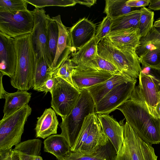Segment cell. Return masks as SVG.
Listing matches in <instances>:
<instances>
[{
	"mask_svg": "<svg viewBox=\"0 0 160 160\" xmlns=\"http://www.w3.org/2000/svg\"><path fill=\"white\" fill-rule=\"evenodd\" d=\"M37 119L35 129L37 138L45 139L57 133L59 122L53 109L50 108L46 109Z\"/></svg>",
	"mask_w": 160,
	"mask_h": 160,
	"instance_id": "d6986e66",
	"label": "cell"
},
{
	"mask_svg": "<svg viewBox=\"0 0 160 160\" xmlns=\"http://www.w3.org/2000/svg\"><path fill=\"white\" fill-rule=\"evenodd\" d=\"M141 11L138 28L141 38L147 36L153 25V11L145 7L140 9Z\"/></svg>",
	"mask_w": 160,
	"mask_h": 160,
	"instance_id": "1f68e13d",
	"label": "cell"
},
{
	"mask_svg": "<svg viewBox=\"0 0 160 160\" xmlns=\"http://www.w3.org/2000/svg\"><path fill=\"white\" fill-rule=\"evenodd\" d=\"M70 57L69 55L61 65L53 72L52 76L60 78L75 87L72 77L74 65L71 60Z\"/></svg>",
	"mask_w": 160,
	"mask_h": 160,
	"instance_id": "d6a6232c",
	"label": "cell"
},
{
	"mask_svg": "<svg viewBox=\"0 0 160 160\" xmlns=\"http://www.w3.org/2000/svg\"><path fill=\"white\" fill-rule=\"evenodd\" d=\"M95 113V103L86 89L81 91L78 100L74 108L66 117L62 118L59 126L60 134L71 148L73 146L86 117Z\"/></svg>",
	"mask_w": 160,
	"mask_h": 160,
	"instance_id": "277c9868",
	"label": "cell"
},
{
	"mask_svg": "<svg viewBox=\"0 0 160 160\" xmlns=\"http://www.w3.org/2000/svg\"><path fill=\"white\" fill-rule=\"evenodd\" d=\"M151 10H160V0H151L148 8Z\"/></svg>",
	"mask_w": 160,
	"mask_h": 160,
	"instance_id": "7bdbcfd3",
	"label": "cell"
},
{
	"mask_svg": "<svg viewBox=\"0 0 160 160\" xmlns=\"http://www.w3.org/2000/svg\"><path fill=\"white\" fill-rule=\"evenodd\" d=\"M151 0H129L126 2V4L131 8L144 7L148 5Z\"/></svg>",
	"mask_w": 160,
	"mask_h": 160,
	"instance_id": "60d3db41",
	"label": "cell"
},
{
	"mask_svg": "<svg viewBox=\"0 0 160 160\" xmlns=\"http://www.w3.org/2000/svg\"><path fill=\"white\" fill-rule=\"evenodd\" d=\"M153 25L155 28H160V17L155 21Z\"/></svg>",
	"mask_w": 160,
	"mask_h": 160,
	"instance_id": "bcb514c9",
	"label": "cell"
},
{
	"mask_svg": "<svg viewBox=\"0 0 160 160\" xmlns=\"http://www.w3.org/2000/svg\"><path fill=\"white\" fill-rule=\"evenodd\" d=\"M0 71L11 78L16 70L17 56L14 38L0 32Z\"/></svg>",
	"mask_w": 160,
	"mask_h": 160,
	"instance_id": "7c38bea8",
	"label": "cell"
},
{
	"mask_svg": "<svg viewBox=\"0 0 160 160\" xmlns=\"http://www.w3.org/2000/svg\"><path fill=\"white\" fill-rule=\"evenodd\" d=\"M32 93L27 91L18 90L13 93L7 92L4 96L5 102L3 112L5 118L28 105Z\"/></svg>",
	"mask_w": 160,
	"mask_h": 160,
	"instance_id": "d4e9b609",
	"label": "cell"
},
{
	"mask_svg": "<svg viewBox=\"0 0 160 160\" xmlns=\"http://www.w3.org/2000/svg\"><path fill=\"white\" fill-rule=\"evenodd\" d=\"M114 75L103 70L74 65L72 77L75 87L81 91L104 82Z\"/></svg>",
	"mask_w": 160,
	"mask_h": 160,
	"instance_id": "8fae6325",
	"label": "cell"
},
{
	"mask_svg": "<svg viewBox=\"0 0 160 160\" xmlns=\"http://www.w3.org/2000/svg\"><path fill=\"white\" fill-rule=\"evenodd\" d=\"M44 151L52 154L58 160L71 151V148L66 139L61 134H53L44 141Z\"/></svg>",
	"mask_w": 160,
	"mask_h": 160,
	"instance_id": "484cf974",
	"label": "cell"
},
{
	"mask_svg": "<svg viewBox=\"0 0 160 160\" xmlns=\"http://www.w3.org/2000/svg\"><path fill=\"white\" fill-rule=\"evenodd\" d=\"M97 114L95 113L87 116L79 133L77 139L71 151L79 152L88 138Z\"/></svg>",
	"mask_w": 160,
	"mask_h": 160,
	"instance_id": "4dcf8cb0",
	"label": "cell"
},
{
	"mask_svg": "<svg viewBox=\"0 0 160 160\" xmlns=\"http://www.w3.org/2000/svg\"><path fill=\"white\" fill-rule=\"evenodd\" d=\"M57 23L59 37L55 58L50 69L52 72L58 68L73 51L71 39L68 28L62 23L60 15L52 18Z\"/></svg>",
	"mask_w": 160,
	"mask_h": 160,
	"instance_id": "9a60e30c",
	"label": "cell"
},
{
	"mask_svg": "<svg viewBox=\"0 0 160 160\" xmlns=\"http://www.w3.org/2000/svg\"><path fill=\"white\" fill-rule=\"evenodd\" d=\"M12 148L0 151V160H12Z\"/></svg>",
	"mask_w": 160,
	"mask_h": 160,
	"instance_id": "b9f144b4",
	"label": "cell"
},
{
	"mask_svg": "<svg viewBox=\"0 0 160 160\" xmlns=\"http://www.w3.org/2000/svg\"><path fill=\"white\" fill-rule=\"evenodd\" d=\"M117 109L143 140L151 145L160 143V118L150 113L138 85L134 88L130 99Z\"/></svg>",
	"mask_w": 160,
	"mask_h": 160,
	"instance_id": "6da1fadb",
	"label": "cell"
},
{
	"mask_svg": "<svg viewBox=\"0 0 160 160\" xmlns=\"http://www.w3.org/2000/svg\"><path fill=\"white\" fill-rule=\"evenodd\" d=\"M117 153L110 141L92 154L71 151L58 160H116Z\"/></svg>",
	"mask_w": 160,
	"mask_h": 160,
	"instance_id": "cb8c5ba5",
	"label": "cell"
},
{
	"mask_svg": "<svg viewBox=\"0 0 160 160\" xmlns=\"http://www.w3.org/2000/svg\"><path fill=\"white\" fill-rule=\"evenodd\" d=\"M69 30L73 51L75 52L86 44L96 35V25L86 18L80 19Z\"/></svg>",
	"mask_w": 160,
	"mask_h": 160,
	"instance_id": "5bb4252c",
	"label": "cell"
},
{
	"mask_svg": "<svg viewBox=\"0 0 160 160\" xmlns=\"http://www.w3.org/2000/svg\"><path fill=\"white\" fill-rule=\"evenodd\" d=\"M28 3L25 0H0V11L27 10Z\"/></svg>",
	"mask_w": 160,
	"mask_h": 160,
	"instance_id": "e575fe53",
	"label": "cell"
},
{
	"mask_svg": "<svg viewBox=\"0 0 160 160\" xmlns=\"http://www.w3.org/2000/svg\"><path fill=\"white\" fill-rule=\"evenodd\" d=\"M56 78L55 85L51 94V107L62 118L66 117L76 105L81 91L64 79Z\"/></svg>",
	"mask_w": 160,
	"mask_h": 160,
	"instance_id": "ba28073f",
	"label": "cell"
},
{
	"mask_svg": "<svg viewBox=\"0 0 160 160\" xmlns=\"http://www.w3.org/2000/svg\"><path fill=\"white\" fill-rule=\"evenodd\" d=\"M97 53L121 73L133 78H139L141 66L136 49L117 47L105 38L98 43Z\"/></svg>",
	"mask_w": 160,
	"mask_h": 160,
	"instance_id": "3957f363",
	"label": "cell"
},
{
	"mask_svg": "<svg viewBox=\"0 0 160 160\" xmlns=\"http://www.w3.org/2000/svg\"><path fill=\"white\" fill-rule=\"evenodd\" d=\"M154 148L140 138L127 122L124 140L116 160H157Z\"/></svg>",
	"mask_w": 160,
	"mask_h": 160,
	"instance_id": "8992f818",
	"label": "cell"
},
{
	"mask_svg": "<svg viewBox=\"0 0 160 160\" xmlns=\"http://www.w3.org/2000/svg\"><path fill=\"white\" fill-rule=\"evenodd\" d=\"M97 116L104 133L118 153L124 140V119L119 122L109 114H97Z\"/></svg>",
	"mask_w": 160,
	"mask_h": 160,
	"instance_id": "4fadbf2b",
	"label": "cell"
},
{
	"mask_svg": "<svg viewBox=\"0 0 160 160\" xmlns=\"http://www.w3.org/2000/svg\"><path fill=\"white\" fill-rule=\"evenodd\" d=\"M0 77H1V82H0V98H4V96L6 93V92L4 90L2 83V78L3 75L0 73Z\"/></svg>",
	"mask_w": 160,
	"mask_h": 160,
	"instance_id": "f6af8a7d",
	"label": "cell"
},
{
	"mask_svg": "<svg viewBox=\"0 0 160 160\" xmlns=\"http://www.w3.org/2000/svg\"><path fill=\"white\" fill-rule=\"evenodd\" d=\"M35 8H42L46 7L56 6L62 7L72 6L77 3L75 0H25Z\"/></svg>",
	"mask_w": 160,
	"mask_h": 160,
	"instance_id": "836d02e7",
	"label": "cell"
},
{
	"mask_svg": "<svg viewBox=\"0 0 160 160\" xmlns=\"http://www.w3.org/2000/svg\"><path fill=\"white\" fill-rule=\"evenodd\" d=\"M141 11L140 9L130 12L112 20L111 32L138 27Z\"/></svg>",
	"mask_w": 160,
	"mask_h": 160,
	"instance_id": "4316f807",
	"label": "cell"
},
{
	"mask_svg": "<svg viewBox=\"0 0 160 160\" xmlns=\"http://www.w3.org/2000/svg\"><path fill=\"white\" fill-rule=\"evenodd\" d=\"M98 43L94 37L90 41L78 50L72 52L71 60L74 65L90 68L98 55Z\"/></svg>",
	"mask_w": 160,
	"mask_h": 160,
	"instance_id": "7402d4cb",
	"label": "cell"
},
{
	"mask_svg": "<svg viewBox=\"0 0 160 160\" xmlns=\"http://www.w3.org/2000/svg\"><path fill=\"white\" fill-rule=\"evenodd\" d=\"M33 160H43V159L40 156H36L34 157Z\"/></svg>",
	"mask_w": 160,
	"mask_h": 160,
	"instance_id": "c3c4849f",
	"label": "cell"
},
{
	"mask_svg": "<svg viewBox=\"0 0 160 160\" xmlns=\"http://www.w3.org/2000/svg\"><path fill=\"white\" fill-rule=\"evenodd\" d=\"M133 78L119 72L101 83L86 89L92 97L95 104L116 86Z\"/></svg>",
	"mask_w": 160,
	"mask_h": 160,
	"instance_id": "ffe728a7",
	"label": "cell"
},
{
	"mask_svg": "<svg viewBox=\"0 0 160 160\" xmlns=\"http://www.w3.org/2000/svg\"><path fill=\"white\" fill-rule=\"evenodd\" d=\"M127 0H106L104 13L112 20L126 14L133 10L126 4Z\"/></svg>",
	"mask_w": 160,
	"mask_h": 160,
	"instance_id": "f1b7e54d",
	"label": "cell"
},
{
	"mask_svg": "<svg viewBox=\"0 0 160 160\" xmlns=\"http://www.w3.org/2000/svg\"><path fill=\"white\" fill-rule=\"evenodd\" d=\"M140 41H148L155 46L160 47V32L153 26L146 36L141 38Z\"/></svg>",
	"mask_w": 160,
	"mask_h": 160,
	"instance_id": "f35d334b",
	"label": "cell"
},
{
	"mask_svg": "<svg viewBox=\"0 0 160 160\" xmlns=\"http://www.w3.org/2000/svg\"><path fill=\"white\" fill-rule=\"evenodd\" d=\"M58 37V26L56 22L48 14L47 41L50 68L55 58Z\"/></svg>",
	"mask_w": 160,
	"mask_h": 160,
	"instance_id": "83f0119b",
	"label": "cell"
},
{
	"mask_svg": "<svg viewBox=\"0 0 160 160\" xmlns=\"http://www.w3.org/2000/svg\"><path fill=\"white\" fill-rule=\"evenodd\" d=\"M42 141L39 139L28 140L15 146L12 149V160H33L36 156H40Z\"/></svg>",
	"mask_w": 160,
	"mask_h": 160,
	"instance_id": "603a6c76",
	"label": "cell"
},
{
	"mask_svg": "<svg viewBox=\"0 0 160 160\" xmlns=\"http://www.w3.org/2000/svg\"><path fill=\"white\" fill-rule=\"evenodd\" d=\"M109 141L102 130L97 115L90 133L78 152L92 154L106 145Z\"/></svg>",
	"mask_w": 160,
	"mask_h": 160,
	"instance_id": "e0dca14e",
	"label": "cell"
},
{
	"mask_svg": "<svg viewBox=\"0 0 160 160\" xmlns=\"http://www.w3.org/2000/svg\"><path fill=\"white\" fill-rule=\"evenodd\" d=\"M92 68L105 71L113 74H115L119 72L111 63L98 54L92 63Z\"/></svg>",
	"mask_w": 160,
	"mask_h": 160,
	"instance_id": "d590c367",
	"label": "cell"
},
{
	"mask_svg": "<svg viewBox=\"0 0 160 160\" xmlns=\"http://www.w3.org/2000/svg\"><path fill=\"white\" fill-rule=\"evenodd\" d=\"M32 109L28 105L0 121V151L20 143L25 125Z\"/></svg>",
	"mask_w": 160,
	"mask_h": 160,
	"instance_id": "5b68a950",
	"label": "cell"
},
{
	"mask_svg": "<svg viewBox=\"0 0 160 160\" xmlns=\"http://www.w3.org/2000/svg\"><path fill=\"white\" fill-rule=\"evenodd\" d=\"M156 111L158 116L160 118V102L158 104L157 106Z\"/></svg>",
	"mask_w": 160,
	"mask_h": 160,
	"instance_id": "7dc6e473",
	"label": "cell"
},
{
	"mask_svg": "<svg viewBox=\"0 0 160 160\" xmlns=\"http://www.w3.org/2000/svg\"><path fill=\"white\" fill-rule=\"evenodd\" d=\"M17 62L16 71L11 78L12 86L18 90L27 91L32 88L37 58L32 45L31 33L14 38Z\"/></svg>",
	"mask_w": 160,
	"mask_h": 160,
	"instance_id": "7a4b0ae2",
	"label": "cell"
},
{
	"mask_svg": "<svg viewBox=\"0 0 160 160\" xmlns=\"http://www.w3.org/2000/svg\"><path fill=\"white\" fill-rule=\"evenodd\" d=\"M34 17L28 10L0 11V32L13 38L31 33Z\"/></svg>",
	"mask_w": 160,
	"mask_h": 160,
	"instance_id": "52a82bcc",
	"label": "cell"
},
{
	"mask_svg": "<svg viewBox=\"0 0 160 160\" xmlns=\"http://www.w3.org/2000/svg\"><path fill=\"white\" fill-rule=\"evenodd\" d=\"M140 43L136 52L140 64L160 70V47L148 41H140Z\"/></svg>",
	"mask_w": 160,
	"mask_h": 160,
	"instance_id": "44dd1931",
	"label": "cell"
},
{
	"mask_svg": "<svg viewBox=\"0 0 160 160\" xmlns=\"http://www.w3.org/2000/svg\"><path fill=\"white\" fill-rule=\"evenodd\" d=\"M56 82V78L52 76L47 79L37 89V91L50 93L54 87Z\"/></svg>",
	"mask_w": 160,
	"mask_h": 160,
	"instance_id": "ab89813d",
	"label": "cell"
},
{
	"mask_svg": "<svg viewBox=\"0 0 160 160\" xmlns=\"http://www.w3.org/2000/svg\"><path fill=\"white\" fill-rule=\"evenodd\" d=\"M138 86L150 113L154 117L160 118L156 108L160 102V91L152 78L140 72Z\"/></svg>",
	"mask_w": 160,
	"mask_h": 160,
	"instance_id": "2e32d148",
	"label": "cell"
},
{
	"mask_svg": "<svg viewBox=\"0 0 160 160\" xmlns=\"http://www.w3.org/2000/svg\"><path fill=\"white\" fill-rule=\"evenodd\" d=\"M32 12L34 17L33 27L31 33L33 49L37 58H43L49 66L47 41L48 14H46L43 8H35Z\"/></svg>",
	"mask_w": 160,
	"mask_h": 160,
	"instance_id": "30bf717a",
	"label": "cell"
},
{
	"mask_svg": "<svg viewBox=\"0 0 160 160\" xmlns=\"http://www.w3.org/2000/svg\"><path fill=\"white\" fill-rule=\"evenodd\" d=\"M141 72L150 77L160 91V70L142 65Z\"/></svg>",
	"mask_w": 160,
	"mask_h": 160,
	"instance_id": "74e56055",
	"label": "cell"
},
{
	"mask_svg": "<svg viewBox=\"0 0 160 160\" xmlns=\"http://www.w3.org/2000/svg\"><path fill=\"white\" fill-rule=\"evenodd\" d=\"M52 74L45 59L42 58L37 59L34 74L33 89L36 91L47 79L52 76Z\"/></svg>",
	"mask_w": 160,
	"mask_h": 160,
	"instance_id": "f546056e",
	"label": "cell"
},
{
	"mask_svg": "<svg viewBox=\"0 0 160 160\" xmlns=\"http://www.w3.org/2000/svg\"><path fill=\"white\" fill-rule=\"evenodd\" d=\"M112 20L106 16L98 26L95 38L98 43L107 36L111 32Z\"/></svg>",
	"mask_w": 160,
	"mask_h": 160,
	"instance_id": "8d00e7d4",
	"label": "cell"
},
{
	"mask_svg": "<svg viewBox=\"0 0 160 160\" xmlns=\"http://www.w3.org/2000/svg\"><path fill=\"white\" fill-rule=\"evenodd\" d=\"M76 3H79L90 7L95 4L96 0H75Z\"/></svg>",
	"mask_w": 160,
	"mask_h": 160,
	"instance_id": "ee69618b",
	"label": "cell"
},
{
	"mask_svg": "<svg viewBox=\"0 0 160 160\" xmlns=\"http://www.w3.org/2000/svg\"><path fill=\"white\" fill-rule=\"evenodd\" d=\"M136 78L118 85L107 93L95 104L97 114H109L130 99L135 87Z\"/></svg>",
	"mask_w": 160,
	"mask_h": 160,
	"instance_id": "9c48e42d",
	"label": "cell"
},
{
	"mask_svg": "<svg viewBox=\"0 0 160 160\" xmlns=\"http://www.w3.org/2000/svg\"><path fill=\"white\" fill-rule=\"evenodd\" d=\"M115 46L136 49L141 38L138 27L111 32L105 37Z\"/></svg>",
	"mask_w": 160,
	"mask_h": 160,
	"instance_id": "ac0fdd59",
	"label": "cell"
}]
</instances>
